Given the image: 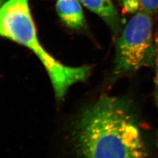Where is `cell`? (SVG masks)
Instances as JSON below:
<instances>
[{"mask_svg":"<svg viewBox=\"0 0 158 158\" xmlns=\"http://www.w3.org/2000/svg\"><path fill=\"white\" fill-rule=\"evenodd\" d=\"M72 141L77 158H151L135 106L122 97L104 96L85 107Z\"/></svg>","mask_w":158,"mask_h":158,"instance_id":"1","label":"cell"},{"mask_svg":"<svg viewBox=\"0 0 158 158\" xmlns=\"http://www.w3.org/2000/svg\"><path fill=\"white\" fill-rule=\"evenodd\" d=\"M0 12L1 36L34 52L45 68L58 101L62 100L71 86L84 81L89 77L91 70L89 66L64 65L41 45L37 37L29 0H7L1 6Z\"/></svg>","mask_w":158,"mask_h":158,"instance_id":"2","label":"cell"},{"mask_svg":"<svg viewBox=\"0 0 158 158\" xmlns=\"http://www.w3.org/2000/svg\"><path fill=\"white\" fill-rule=\"evenodd\" d=\"M153 15L138 10L123 29L117 43L111 79L134 73L143 68L154 67L156 48Z\"/></svg>","mask_w":158,"mask_h":158,"instance_id":"3","label":"cell"},{"mask_svg":"<svg viewBox=\"0 0 158 158\" xmlns=\"http://www.w3.org/2000/svg\"><path fill=\"white\" fill-rule=\"evenodd\" d=\"M91 11L106 23L114 32L121 28V18L112 0H79Z\"/></svg>","mask_w":158,"mask_h":158,"instance_id":"4","label":"cell"},{"mask_svg":"<svg viewBox=\"0 0 158 158\" xmlns=\"http://www.w3.org/2000/svg\"><path fill=\"white\" fill-rule=\"evenodd\" d=\"M81 4L79 0H57V13L70 28L79 29L85 26V16Z\"/></svg>","mask_w":158,"mask_h":158,"instance_id":"5","label":"cell"},{"mask_svg":"<svg viewBox=\"0 0 158 158\" xmlns=\"http://www.w3.org/2000/svg\"><path fill=\"white\" fill-rule=\"evenodd\" d=\"M139 5V10L155 15L158 11V0H136Z\"/></svg>","mask_w":158,"mask_h":158,"instance_id":"6","label":"cell"},{"mask_svg":"<svg viewBox=\"0 0 158 158\" xmlns=\"http://www.w3.org/2000/svg\"></svg>","mask_w":158,"mask_h":158,"instance_id":"7","label":"cell"}]
</instances>
